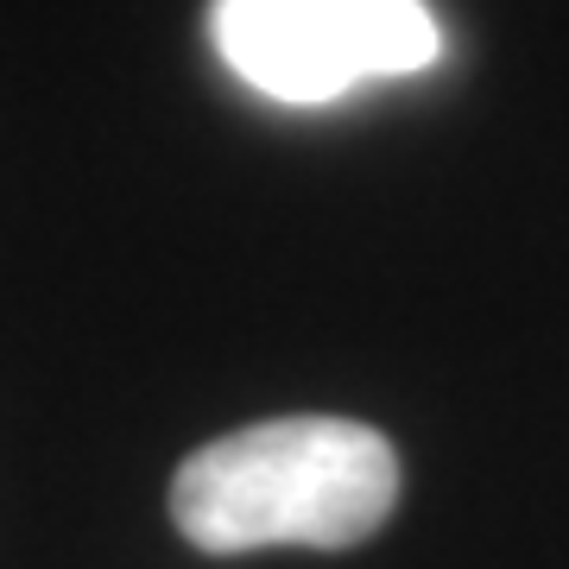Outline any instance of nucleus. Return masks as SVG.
Returning <instances> with one entry per match:
<instances>
[{"instance_id":"2","label":"nucleus","mask_w":569,"mask_h":569,"mask_svg":"<svg viewBox=\"0 0 569 569\" xmlns=\"http://www.w3.org/2000/svg\"><path fill=\"white\" fill-rule=\"evenodd\" d=\"M209 39L247 89L291 108L373 77H418L443 51L425 0H216Z\"/></svg>"},{"instance_id":"1","label":"nucleus","mask_w":569,"mask_h":569,"mask_svg":"<svg viewBox=\"0 0 569 569\" xmlns=\"http://www.w3.org/2000/svg\"><path fill=\"white\" fill-rule=\"evenodd\" d=\"M399 507V456L355 418H266L183 456L171 519L209 557L266 545L348 550Z\"/></svg>"}]
</instances>
